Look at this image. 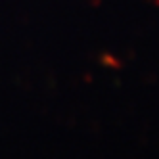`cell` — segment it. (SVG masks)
I'll list each match as a JSON object with an SVG mask.
<instances>
[{
  "label": "cell",
  "instance_id": "obj_1",
  "mask_svg": "<svg viewBox=\"0 0 159 159\" xmlns=\"http://www.w3.org/2000/svg\"><path fill=\"white\" fill-rule=\"evenodd\" d=\"M102 61H107V63H111V67H119V65H121L119 61H115V60H111L109 56H102Z\"/></svg>",
  "mask_w": 159,
  "mask_h": 159
}]
</instances>
